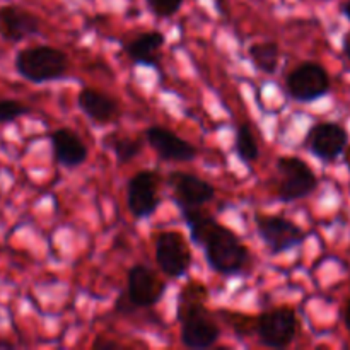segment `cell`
Wrapping results in <instances>:
<instances>
[{"mask_svg": "<svg viewBox=\"0 0 350 350\" xmlns=\"http://www.w3.org/2000/svg\"><path fill=\"white\" fill-rule=\"evenodd\" d=\"M180 212L188 226L190 239L204 250L212 272L234 277L248 269L252 253L232 229L226 228L202 207H180Z\"/></svg>", "mask_w": 350, "mask_h": 350, "instance_id": "6da1fadb", "label": "cell"}, {"mask_svg": "<svg viewBox=\"0 0 350 350\" xmlns=\"http://www.w3.org/2000/svg\"><path fill=\"white\" fill-rule=\"evenodd\" d=\"M14 67L24 81L44 84V82L58 81L67 74L68 57L50 44H34L17 51Z\"/></svg>", "mask_w": 350, "mask_h": 350, "instance_id": "7a4b0ae2", "label": "cell"}, {"mask_svg": "<svg viewBox=\"0 0 350 350\" xmlns=\"http://www.w3.org/2000/svg\"><path fill=\"white\" fill-rule=\"evenodd\" d=\"M178 321L181 325V342L188 349L214 347L221 337L207 303H178Z\"/></svg>", "mask_w": 350, "mask_h": 350, "instance_id": "3957f363", "label": "cell"}, {"mask_svg": "<svg viewBox=\"0 0 350 350\" xmlns=\"http://www.w3.org/2000/svg\"><path fill=\"white\" fill-rule=\"evenodd\" d=\"M277 173L280 174L277 198L282 202H296L310 197L318 188V178L310 164L297 156H280L277 159Z\"/></svg>", "mask_w": 350, "mask_h": 350, "instance_id": "277c9868", "label": "cell"}, {"mask_svg": "<svg viewBox=\"0 0 350 350\" xmlns=\"http://www.w3.org/2000/svg\"><path fill=\"white\" fill-rule=\"evenodd\" d=\"M255 228L262 241L273 256L282 255L306 241V232L301 226L282 215L255 214Z\"/></svg>", "mask_w": 350, "mask_h": 350, "instance_id": "5b68a950", "label": "cell"}, {"mask_svg": "<svg viewBox=\"0 0 350 350\" xmlns=\"http://www.w3.org/2000/svg\"><path fill=\"white\" fill-rule=\"evenodd\" d=\"M297 334L296 311L289 306H277L258 314L256 337L263 347L286 349Z\"/></svg>", "mask_w": 350, "mask_h": 350, "instance_id": "8992f818", "label": "cell"}, {"mask_svg": "<svg viewBox=\"0 0 350 350\" xmlns=\"http://www.w3.org/2000/svg\"><path fill=\"white\" fill-rule=\"evenodd\" d=\"M156 262L161 272L171 279L185 277L193 263L187 238L178 231H163L156 238Z\"/></svg>", "mask_w": 350, "mask_h": 350, "instance_id": "52a82bcc", "label": "cell"}, {"mask_svg": "<svg viewBox=\"0 0 350 350\" xmlns=\"http://www.w3.org/2000/svg\"><path fill=\"white\" fill-rule=\"evenodd\" d=\"M286 91L299 103H311L330 91V75L317 62H303L286 77Z\"/></svg>", "mask_w": 350, "mask_h": 350, "instance_id": "ba28073f", "label": "cell"}, {"mask_svg": "<svg viewBox=\"0 0 350 350\" xmlns=\"http://www.w3.org/2000/svg\"><path fill=\"white\" fill-rule=\"evenodd\" d=\"M161 174L154 170H140L126 185V204L135 219L150 217L161 205Z\"/></svg>", "mask_w": 350, "mask_h": 350, "instance_id": "9c48e42d", "label": "cell"}, {"mask_svg": "<svg viewBox=\"0 0 350 350\" xmlns=\"http://www.w3.org/2000/svg\"><path fill=\"white\" fill-rule=\"evenodd\" d=\"M166 293V282L144 263H137L129 270L126 296L135 308H152Z\"/></svg>", "mask_w": 350, "mask_h": 350, "instance_id": "30bf717a", "label": "cell"}, {"mask_svg": "<svg viewBox=\"0 0 350 350\" xmlns=\"http://www.w3.org/2000/svg\"><path fill=\"white\" fill-rule=\"evenodd\" d=\"M349 144V133L342 125L334 122H321L311 126L306 146L313 156L325 163H334L344 154Z\"/></svg>", "mask_w": 350, "mask_h": 350, "instance_id": "8fae6325", "label": "cell"}, {"mask_svg": "<svg viewBox=\"0 0 350 350\" xmlns=\"http://www.w3.org/2000/svg\"><path fill=\"white\" fill-rule=\"evenodd\" d=\"M167 185L174 193V204L180 207H202L214 200L215 188L197 174L173 171L167 176Z\"/></svg>", "mask_w": 350, "mask_h": 350, "instance_id": "7c38bea8", "label": "cell"}, {"mask_svg": "<svg viewBox=\"0 0 350 350\" xmlns=\"http://www.w3.org/2000/svg\"><path fill=\"white\" fill-rule=\"evenodd\" d=\"M146 139L149 146L157 152L163 161L170 163H190L197 157L198 150L188 140L181 139L173 130L161 125H152L146 130Z\"/></svg>", "mask_w": 350, "mask_h": 350, "instance_id": "4fadbf2b", "label": "cell"}, {"mask_svg": "<svg viewBox=\"0 0 350 350\" xmlns=\"http://www.w3.org/2000/svg\"><path fill=\"white\" fill-rule=\"evenodd\" d=\"M41 31V21L36 14L19 5L0 7V38L9 43H21Z\"/></svg>", "mask_w": 350, "mask_h": 350, "instance_id": "5bb4252c", "label": "cell"}, {"mask_svg": "<svg viewBox=\"0 0 350 350\" xmlns=\"http://www.w3.org/2000/svg\"><path fill=\"white\" fill-rule=\"evenodd\" d=\"M77 105L91 122L99 123V125L115 123L122 113L120 103L113 96L92 88H84L79 92Z\"/></svg>", "mask_w": 350, "mask_h": 350, "instance_id": "9a60e30c", "label": "cell"}, {"mask_svg": "<svg viewBox=\"0 0 350 350\" xmlns=\"http://www.w3.org/2000/svg\"><path fill=\"white\" fill-rule=\"evenodd\" d=\"M51 140V150H53V157L60 166L64 167H77L85 163L88 159V146L84 140L70 129H57L50 135Z\"/></svg>", "mask_w": 350, "mask_h": 350, "instance_id": "2e32d148", "label": "cell"}, {"mask_svg": "<svg viewBox=\"0 0 350 350\" xmlns=\"http://www.w3.org/2000/svg\"><path fill=\"white\" fill-rule=\"evenodd\" d=\"M166 36L161 31H146L125 43L123 50L135 65L144 67H157L161 60V48Z\"/></svg>", "mask_w": 350, "mask_h": 350, "instance_id": "e0dca14e", "label": "cell"}, {"mask_svg": "<svg viewBox=\"0 0 350 350\" xmlns=\"http://www.w3.org/2000/svg\"><path fill=\"white\" fill-rule=\"evenodd\" d=\"M250 58H252L253 65L258 68L260 72L267 75H272L277 72L280 58V48L275 41H260V43H253L248 50Z\"/></svg>", "mask_w": 350, "mask_h": 350, "instance_id": "ac0fdd59", "label": "cell"}, {"mask_svg": "<svg viewBox=\"0 0 350 350\" xmlns=\"http://www.w3.org/2000/svg\"><path fill=\"white\" fill-rule=\"evenodd\" d=\"M234 149L239 159L245 164H252L258 159L260 150L258 146H256L255 135H253L248 123H241V125H238V129H236Z\"/></svg>", "mask_w": 350, "mask_h": 350, "instance_id": "d6986e66", "label": "cell"}, {"mask_svg": "<svg viewBox=\"0 0 350 350\" xmlns=\"http://www.w3.org/2000/svg\"><path fill=\"white\" fill-rule=\"evenodd\" d=\"M219 317L222 318L229 328H232L238 337H250V335H256V321L258 317H252V314L238 313V311L229 310H219Z\"/></svg>", "mask_w": 350, "mask_h": 350, "instance_id": "ffe728a7", "label": "cell"}, {"mask_svg": "<svg viewBox=\"0 0 350 350\" xmlns=\"http://www.w3.org/2000/svg\"><path fill=\"white\" fill-rule=\"evenodd\" d=\"M106 144H108L109 149L115 152L118 163L122 164L130 163L132 159H135L144 149L142 140L133 139V137H109V140L106 139Z\"/></svg>", "mask_w": 350, "mask_h": 350, "instance_id": "44dd1931", "label": "cell"}, {"mask_svg": "<svg viewBox=\"0 0 350 350\" xmlns=\"http://www.w3.org/2000/svg\"><path fill=\"white\" fill-rule=\"evenodd\" d=\"M29 113L31 109L17 99H0V125L14 122Z\"/></svg>", "mask_w": 350, "mask_h": 350, "instance_id": "7402d4cb", "label": "cell"}, {"mask_svg": "<svg viewBox=\"0 0 350 350\" xmlns=\"http://www.w3.org/2000/svg\"><path fill=\"white\" fill-rule=\"evenodd\" d=\"M207 301L208 289L202 282H197V280L185 284L180 297H178V303H207Z\"/></svg>", "mask_w": 350, "mask_h": 350, "instance_id": "603a6c76", "label": "cell"}, {"mask_svg": "<svg viewBox=\"0 0 350 350\" xmlns=\"http://www.w3.org/2000/svg\"><path fill=\"white\" fill-rule=\"evenodd\" d=\"M157 17H173L183 5V0H146Z\"/></svg>", "mask_w": 350, "mask_h": 350, "instance_id": "cb8c5ba5", "label": "cell"}, {"mask_svg": "<svg viewBox=\"0 0 350 350\" xmlns=\"http://www.w3.org/2000/svg\"><path fill=\"white\" fill-rule=\"evenodd\" d=\"M92 347L98 349V350H109V349H120L122 345L118 342H113V340H106V338H98V340L92 344Z\"/></svg>", "mask_w": 350, "mask_h": 350, "instance_id": "d4e9b609", "label": "cell"}, {"mask_svg": "<svg viewBox=\"0 0 350 350\" xmlns=\"http://www.w3.org/2000/svg\"><path fill=\"white\" fill-rule=\"evenodd\" d=\"M342 48H344L345 58H347V60L350 62V33L344 38V44H342Z\"/></svg>", "mask_w": 350, "mask_h": 350, "instance_id": "484cf974", "label": "cell"}, {"mask_svg": "<svg viewBox=\"0 0 350 350\" xmlns=\"http://www.w3.org/2000/svg\"><path fill=\"white\" fill-rule=\"evenodd\" d=\"M344 321H345V327H347V330L350 332V301L347 303V306H345V311H344Z\"/></svg>", "mask_w": 350, "mask_h": 350, "instance_id": "4316f807", "label": "cell"}, {"mask_svg": "<svg viewBox=\"0 0 350 350\" xmlns=\"http://www.w3.org/2000/svg\"><path fill=\"white\" fill-rule=\"evenodd\" d=\"M344 14H345V17L350 21V0L344 5Z\"/></svg>", "mask_w": 350, "mask_h": 350, "instance_id": "83f0119b", "label": "cell"}]
</instances>
